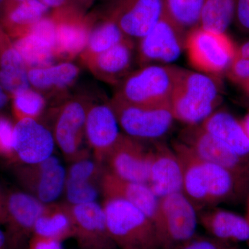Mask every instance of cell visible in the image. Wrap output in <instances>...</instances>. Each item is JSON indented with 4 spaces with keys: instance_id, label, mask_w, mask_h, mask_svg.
<instances>
[{
    "instance_id": "1",
    "label": "cell",
    "mask_w": 249,
    "mask_h": 249,
    "mask_svg": "<svg viewBox=\"0 0 249 249\" xmlns=\"http://www.w3.org/2000/svg\"><path fill=\"white\" fill-rule=\"evenodd\" d=\"M221 101L220 90L210 76L181 69L170 107L175 120L187 125L200 124L214 112Z\"/></svg>"
},
{
    "instance_id": "2",
    "label": "cell",
    "mask_w": 249,
    "mask_h": 249,
    "mask_svg": "<svg viewBox=\"0 0 249 249\" xmlns=\"http://www.w3.org/2000/svg\"><path fill=\"white\" fill-rule=\"evenodd\" d=\"M109 233L119 249H161L154 223L142 211L122 199L103 198Z\"/></svg>"
},
{
    "instance_id": "3",
    "label": "cell",
    "mask_w": 249,
    "mask_h": 249,
    "mask_svg": "<svg viewBox=\"0 0 249 249\" xmlns=\"http://www.w3.org/2000/svg\"><path fill=\"white\" fill-rule=\"evenodd\" d=\"M180 67L147 65L131 72L117 85L114 97L134 106L160 107L170 106V100Z\"/></svg>"
},
{
    "instance_id": "4",
    "label": "cell",
    "mask_w": 249,
    "mask_h": 249,
    "mask_svg": "<svg viewBox=\"0 0 249 249\" xmlns=\"http://www.w3.org/2000/svg\"><path fill=\"white\" fill-rule=\"evenodd\" d=\"M91 103L85 96H76L67 100L57 111L52 133L55 144L70 163L89 158V150L85 146V123Z\"/></svg>"
},
{
    "instance_id": "5",
    "label": "cell",
    "mask_w": 249,
    "mask_h": 249,
    "mask_svg": "<svg viewBox=\"0 0 249 249\" xmlns=\"http://www.w3.org/2000/svg\"><path fill=\"white\" fill-rule=\"evenodd\" d=\"M109 104L124 134L140 142H157L170 132L176 121L170 106L142 107L114 96Z\"/></svg>"
},
{
    "instance_id": "6",
    "label": "cell",
    "mask_w": 249,
    "mask_h": 249,
    "mask_svg": "<svg viewBox=\"0 0 249 249\" xmlns=\"http://www.w3.org/2000/svg\"><path fill=\"white\" fill-rule=\"evenodd\" d=\"M197 210L183 192L160 198L156 229L161 249H173L196 236Z\"/></svg>"
},
{
    "instance_id": "7",
    "label": "cell",
    "mask_w": 249,
    "mask_h": 249,
    "mask_svg": "<svg viewBox=\"0 0 249 249\" xmlns=\"http://www.w3.org/2000/svg\"><path fill=\"white\" fill-rule=\"evenodd\" d=\"M185 49L195 68L212 75L227 71L235 51L226 34L201 27L187 35Z\"/></svg>"
},
{
    "instance_id": "8",
    "label": "cell",
    "mask_w": 249,
    "mask_h": 249,
    "mask_svg": "<svg viewBox=\"0 0 249 249\" xmlns=\"http://www.w3.org/2000/svg\"><path fill=\"white\" fill-rule=\"evenodd\" d=\"M165 13L164 0H107L101 16L115 23L127 37L138 41Z\"/></svg>"
},
{
    "instance_id": "9",
    "label": "cell",
    "mask_w": 249,
    "mask_h": 249,
    "mask_svg": "<svg viewBox=\"0 0 249 249\" xmlns=\"http://www.w3.org/2000/svg\"><path fill=\"white\" fill-rule=\"evenodd\" d=\"M45 204L25 192L6 193L0 222L6 226L8 249H23L34 234V227Z\"/></svg>"
},
{
    "instance_id": "10",
    "label": "cell",
    "mask_w": 249,
    "mask_h": 249,
    "mask_svg": "<svg viewBox=\"0 0 249 249\" xmlns=\"http://www.w3.org/2000/svg\"><path fill=\"white\" fill-rule=\"evenodd\" d=\"M186 37L165 13L155 27L137 41V60L142 67L173 62L186 49Z\"/></svg>"
},
{
    "instance_id": "11",
    "label": "cell",
    "mask_w": 249,
    "mask_h": 249,
    "mask_svg": "<svg viewBox=\"0 0 249 249\" xmlns=\"http://www.w3.org/2000/svg\"><path fill=\"white\" fill-rule=\"evenodd\" d=\"M14 173L24 192L43 204L54 202L63 193L66 170L53 156L38 163L18 165Z\"/></svg>"
},
{
    "instance_id": "12",
    "label": "cell",
    "mask_w": 249,
    "mask_h": 249,
    "mask_svg": "<svg viewBox=\"0 0 249 249\" xmlns=\"http://www.w3.org/2000/svg\"><path fill=\"white\" fill-rule=\"evenodd\" d=\"M55 25V56L66 61L74 58L84 50L92 28L93 16L69 4L53 10L50 14Z\"/></svg>"
},
{
    "instance_id": "13",
    "label": "cell",
    "mask_w": 249,
    "mask_h": 249,
    "mask_svg": "<svg viewBox=\"0 0 249 249\" xmlns=\"http://www.w3.org/2000/svg\"><path fill=\"white\" fill-rule=\"evenodd\" d=\"M178 141L204 161L224 167L249 179V160L236 155L201 124L187 125Z\"/></svg>"
},
{
    "instance_id": "14",
    "label": "cell",
    "mask_w": 249,
    "mask_h": 249,
    "mask_svg": "<svg viewBox=\"0 0 249 249\" xmlns=\"http://www.w3.org/2000/svg\"><path fill=\"white\" fill-rule=\"evenodd\" d=\"M103 165L108 172L124 179L145 184L148 181V150L142 142L127 134L121 133Z\"/></svg>"
},
{
    "instance_id": "15",
    "label": "cell",
    "mask_w": 249,
    "mask_h": 249,
    "mask_svg": "<svg viewBox=\"0 0 249 249\" xmlns=\"http://www.w3.org/2000/svg\"><path fill=\"white\" fill-rule=\"evenodd\" d=\"M74 236L81 249H118L108 229L102 205L96 201L70 205Z\"/></svg>"
},
{
    "instance_id": "16",
    "label": "cell",
    "mask_w": 249,
    "mask_h": 249,
    "mask_svg": "<svg viewBox=\"0 0 249 249\" xmlns=\"http://www.w3.org/2000/svg\"><path fill=\"white\" fill-rule=\"evenodd\" d=\"M53 133L33 119H23L15 124L13 148L16 160L32 164L52 157L55 146Z\"/></svg>"
},
{
    "instance_id": "17",
    "label": "cell",
    "mask_w": 249,
    "mask_h": 249,
    "mask_svg": "<svg viewBox=\"0 0 249 249\" xmlns=\"http://www.w3.org/2000/svg\"><path fill=\"white\" fill-rule=\"evenodd\" d=\"M149 173L147 185L158 198L182 192L181 164L173 147L155 142L149 149Z\"/></svg>"
},
{
    "instance_id": "18",
    "label": "cell",
    "mask_w": 249,
    "mask_h": 249,
    "mask_svg": "<svg viewBox=\"0 0 249 249\" xmlns=\"http://www.w3.org/2000/svg\"><path fill=\"white\" fill-rule=\"evenodd\" d=\"M105 171L104 165L89 158L71 163L65 175V202L73 206L96 201L101 194V180Z\"/></svg>"
},
{
    "instance_id": "19",
    "label": "cell",
    "mask_w": 249,
    "mask_h": 249,
    "mask_svg": "<svg viewBox=\"0 0 249 249\" xmlns=\"http://www.w3.org/2000/svg\"><path fill=\"white\" fill-rule=\"evenodd\" d=\"M119 127L109 103H91L87 114L85 138L98 163L103 165L108 152L120 137Z\"/></svg>"
},
{
    "instance_id": "20",
    "label": "cell",
    "mask_w": 249,
    "mask_h": 249,
    "mask_svg": "<svg viewBox=\"0 0 249 249\" xmlns=\"http://www.w3.org/2000/svg\"><path fill=\"white\" fill-rule=\"evenodd\" d=\"M101 188L103 198L122 199L133 205L146 214L156 227L160 198L154 194L147 184L119 178L106 169L101 180Z\"/></svg>"
},
{
    "instance_id": "21",
    "label": "cell",
    "mask_w": 249,
    "mask_h": 249,
    "mask_svg": "<svg viewBox=\"0 0 249 249\" xmlns=\"http://www.w3.org/2000/svg\"><path fill=\"white\" fill-rule=\"evenodd\" d=\"M136 49L134 41L126 38L84 65L98 79L118 85L132 72Z\"/></svg>"
},
{
    "instance_id": "22",
    "label": "cell",
    "mask_w": 249,
    "mask_h": 249,
    "mask_svg": "<svg viewBox=\"0 0 249 249\" xmlns=\"http://www.w3.org/2000/svg\"><path fill=\"white\" fill-rule=\"evenodd\" d=\"M173 149L178 155L182 170V192L197 211L207 209L209 183L204 161L182 142L177 141Z\"/></svg>"
},
{
    "instance_id": "23",
    "label": "cell",
    "mask_w": 249,
    "mask_h": 249,
    "mask_svg": "<svg viewBox=\"0 0 249 249\" xmlns=\"http://www.w3.org/2000/svg\"><path fill=\"white\" fill-rule=\"evenodd\" d=\"M49 11L40 0H6L0 11V27L15 40L29 34Z\"/></svg>"
},
{
    "instance_id": "24",
    "label": "cell",
    "mask_w": 249,
    "mask_h": 249,
    "mask_svg": "<svg viewBox=\"0 0 249 249\" xmlns=\"http://www.w3.org/2000/svg\"><path fill=\"white\" fill-rule=\"evenodd\" d=\"M198 221L216 240L228 244L249 242V221L247 217L213 206L201 210Z\"/></svg>"
},
{
    "instance_id": "25",
    "label": "cell",
    "mask_w": 249,
    "mask_h": 249,
    "mask_svg": "<svg viewBox=\"0 0 249 249\" xmlns=\"http://www.w3.org/2000/svg\"><path fill=\"white\" fill-rule=\"evenodd\" d=\"M236 155L249 160V138L241 122L225 111H214L200 124Z\"/></svg>"
},
{
    "instance_id": "26",
    "label": "cell",
    "mask_w": 249,
    "mask_h": 249,
    "mask_svg": "<svg viewBox=\"0 0 249 249\" xmlns=\"http://www.w3.org/2000/svg\"><path fill=\"white\" fill-rule=\"evenodd\" d=\"M80 68L70 61H64L45 67L28 70L31 88L45 96L49 93L65 92L76 82Z\"/></svg>"
},
{
    "instance_id": "27",
    "label": "cell",
    "mask_w": 249,
    "mask_h": 249,
    "mask_svg": "<svg viewBox=\"0 0 249 249\" xmlns=\"http://www.w3.org/2000/svg\"><path fill=\"white\" fill-rule=\"evenodd\" d=\"M63 242L74 236L70 205L66 202L45 204L36 221L34 234Z\"/></svg>"
},
{
    "instance_id": "28",
    "label": "cell",
    "mask_w": 249,
    "mask_h": 249,
    "mask_svg": "<svg viewBox=\"0 0 249 249\" xmlns=\"http://www.w3.org/2000/svg\"><path fill=\"white\" fill-rule=\"evenodd\" d=\"M204 165L209 183V207L235 199L249 185L248 178L231 170L206 161Z\"/></svg>"
},
{
    "instance_id": "29",
    "label": "cell",
    "mask_w": 249,
    "mask_h": 249,
    "mask_svg": "<svg viewBox=\"0 0 249 249\" xmlns=\"http://www.w3.org/2000/svg\"><path fill=\"white\" fill-rule=\"evenodd\" d=\"M93 18L94 19L88 43L79 55L83 64L126 38H129L110 19L101 15L99 18L96 16Z\"/></svg>"
},
{
    "instance_id": "30",
    "label": "cell",
    "mask_w": 249,
    "mask_h": 249,
    "mask_svg": "<svg viewBox=\"0 0 249 249\" xmlns=\"http://www.w3.org/2000/svg\"><path fill=\"white\" fill-rule=\"evenodd\" d=\"M13 44L22 56L28 70L50 66L57 60L52 44L31 31L15 39Z\"/></svg>"
},
{
    "instance_id": "31",
    "label": "cell",
    "mask_w": 249,
    "mask_h": 249,
    "mask_svg": "<svg viewBox=\"0 0 249 249\" xmlns=\"http://www.w3.org/2000/svg\"><path fill=\"white\" fill-rule=\"evenodd\" d=\"M205 0H164L165 14L188 35L200 27Z\"/></svg>"
},
{
    "instance_id": "32",
    "label": "cell",
    "mask_w": 249,
    "mask_h": 249,
    "mask_svg": "<svg viewBox=\"0 0 249 249\" xmlns=\"http://www.w3.org/2000/svg\"><path fill=\"white\" fill-rule=\"evenodd\" d=\"M235 4L236 0H205L200 27L225 34L233 21Z\"/></svg>"
},
{
    "instance_id": "33",
    "label": "cell",
    "mask_w": 249,
    "mask_h": 249,
    "mask_svg": "<svg viewBox=\"0 0 249 249\" xmlns=\"http://www.w3.org/2000/svg\"><path fill=\"white\" fill-rule=\"evenodd\" d=\"M12 98L14 115L17 121L23 119L38 120L47 105L45 96L32 88L19 91Z\"/></svg>"
},
{
    "instance_id": "34",
    "label": "cell",
    "mask_w": 249,
    "mask_h": 249,
    "mask_svg": "<svg viewBox=\"0 0 249 249\" xmlns=\"http://www.w3.org/2000/svg\"><path fill=\"white\" fill-rule=\"evenodd\" d=\"M229 78L245 86L249 82V41L235 48V53L227 69Z\"/></svg>"
},
{
    "instance_id": "35",
    "label": "cell",
    "mask_w": 249,
    "mask_h": 249,
    "mask_svg": "<svg viewBox=\"0 0 249 249\" xmlns=\"http://www.w3.org/2000/svg\"><path fill=\"white\" fill-rule=\"evenodd\" d=\"M0 85L11 97L19 91L31 88L27 69L0 70Z\"/></svg>"
},
{
    "instance_id": "36",
    "label": "cell",
    "mask_w": 249,
    "mask_h": 249,
    "mask_svg": "<svg viewBox=\"0 0 249 249\" xmlns=\"http://www.w3.org/2000/svg\"><path fill=\"white\" fill-rule=\"evenodd\" d=\"M14 125L9 118L0 114V157L16 160L13 148Z\"/></svg>"
},
{
    "instance_id": "37",
    "label": "cell",
    "mask_w": 249,
    "mask_h": 249,
    "mask_svg": "<svg viewBox=\"0 0 249 249\" xmlns=\"http://www.w3.org/2000/svg\"><path fill=\"white\" fill-rule=\"evenodd\" d=\"M173 249H237L213 237H196L187 241Z\"/></svg>"
},
{
    "instance_id": "38",
    "label": "cell",
    "mask_w": 249,
    "mask_h": 249,
    "mask_svg": "<svg viewBox=\"0 0 249 249\" xmlns=\"http://www.w3.org/2000/svg\"><path fill=\"white\" fill-rule=\"evenodd\" d=\"M233 20L240 31L249 34V0H236Z\"/></svg>"
},
{
    "instance_id": "39",
    "label": "cell",
    "mask_w": 249,
    "mask_h": 249,
    "mask_svg": "<svg viewBox=\"0 0 249 249\" xmlns=\"http://www.w3.org/2000/svg\"><path fill=\"white\" fill-rule=\"evenodd\" d=\"M28 247L29 249H63L60 241L36 235L31 236Z\"/></svg>"
},
{
    "instance_id": "40",
    "label": "cell",
    "mask_w": 249,
    "mask_h": 249,
    "mask_svg": "<svg viewBox=\"0 0 249 249\" xmlns=\"http://www.w3.org/2000/svg\"><path fill=\"white\" fill-rule=\"evenodd\" d=\"M94 1L95 0H69L70 5L84 14L87 10L92 6Z\"/></svg>"
},
{
    "instance_id": "41",
    "label": "cell",
    "mask_w": 249,
    "mask_h": 249,
    "mask_svg": "<svg viewBox=\"0 0 249 249\" xmlns=\"http://www.w3.org/2000/svg\"><path fill=\"white\" fill-rule=\"evenodd\" d=\"M49 9L57 10L70 4L69 0H40Z\"/></svg>"
},
{
    "instance_id": "42",
    "label": "cell",
    "mask_w": 249,
    "mask_h": 249,
    "mask_svg": "<svg viewBox=\"0 0 249 249\" xmlns=\"http://www.w3.org/2000/svg\"><path fill=\"white\" fill-rule=\"evenodd\" d=\"M10 95L0 85V110L6 106L9 101Z\"/></svg>"
},
{
    "instance_id": "43",
    "label": "cell",
    "mask_w": 249,
    "mask_h": 249,
    "mask_svg": "<svg viewBox=\"0 0 249 249\" xmlns=\"http://www.w3.org/2000/svg\"><path fill=\"white\" fill-rule=\"evenodd\" d=\"M0 249H8L5 232L0 230Z\"/></svg>"
},
{
    "instance_id": "44",
    "label": "cell",
    "mask_w": 249,
    "mask_h": 249,
    "mask_svg": "<svg viewBox=\"0 0 249 249\" xmlns=\"http://www.w3.org/2000/svg\"><path fill=\"white\" fill-rule=\"evenodd\" d=\"M5 195H6V193H3L1 188H0V220H1V217H2L3 211H4Z\"/></svg>"
},
{
    "instance_id": "45",
    "label": "cell",
    "mask_w": 249,
    "mask_h": 249,
    "mask_svg": "<svg viewBox=\"0 0 249 249\" xmlns=\"http://www.w3.org/2000/svg\"><path fill=\"white\" fill-rule=\"evenodd\" d=\"M241 124H242V127H243L244 129H245L246 134H247V135L248 136L249 138V113L245 116L244 120L241 122Z\"/></svg>"
},
{
    "instance_id": "46",
    "label": "cell",
    "mask_w": 249,
    "mask_h": 249,
    "mask_svg": "<svg viewBox=\"0 0 249 249\" xmlns=\"http://www.w3.org/2000/svg\"><path fill=\"white\" fill-rule=\"evenodd\" d=\"M246 217L248 219V220L249 221V197H248V200H247V216H246Z\"/></svg>"
},
{
    "instance_id": "47",
    "label": "cell",
    "mask_w": 249,
    "mask_h": 249,
    "mask_svg": "<svg viewBox=\"0 0 249 249\" xmlns=\"http://www.w3.org/2000/svg\"><path fill=\"white\" fill-rule=\"evenodd\" d=\"M243 87L245 88L246 91H247V92L248 93L249 95V82L247 84H246L245 86Z\"/></svg>"
},
{
    "instance_id": "48",
    "label": "cell",
    "mask_w": 249,
    "mask_h": 249,
    "mask_svg": "<svg viewBox=\"0 0 249 249\" xmlns=\"http://www.w3.org/2000/svg\"><path fill=\"white\" fill-rule=\"evenodd\" d=\"M5 1H6V0H0V11H1V8H2Z\"/></svg>"
},
{
    "instance_id": "49",
    "label": "cell",
    "mask_w": 249,
    "mask_h": 249,
    "mask_svg": "<svg viewBox=\"0 0 249 249\" xmlns=\"http://www.w3.org/2000/svg\"><path fill=\"white\" fill-rule=\"evenodd\" d=\"M3 31V29H2V28H1V27H0V34H1V31Z\"/></svg>"
}]
</instances>
